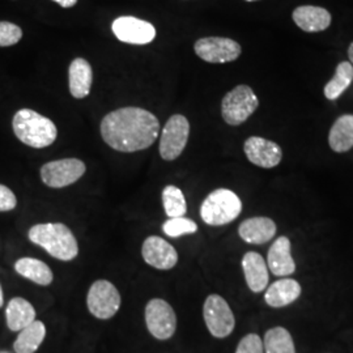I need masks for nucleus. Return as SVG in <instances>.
Masks as SVG:
<instances>
[{
	"mask_svg": "<svg viewBox=\"0 0 353 353\" xmlns=\"http://www.w3.org/2000/svg\"><path fill=\"white\" fill-rule=\"evenodd\" d=\"M101 137L115 151L123 153L144 151L160 135V122L151 112L127 106L106 114L102 119Z\"/></svg>",
	"mask_w": 353,
	"mask_h": 353,
	"instance_id": "1",
	"label": "nucleus"
},
{
	"mask_svg": "<svg viewBox=\"0 0 353 353\" xmlns=\"http://www.w3.org/2000/svg\"><path fill=\"white\" fill-rule=\"evenodd\" d=\"M28 237L58 261L70 262L79 255L75 234L63 223L36 224L29 229Z\"/></svg>",
	"mask_w": 353,
	"mask_h": 353,
	"instance_id": "2",
	"label": "nucleus"
},
{
	"mask_svg": "<svg viewBox=\"0 0 353 353\" xmlns=\"http://www.w3.org/2000/svg\"><path fill=\"white\" fill-rule=\"evenodd\" d=\"M16 138L32 148H46L58 138V128L48 117L32 109H21L13 115Z\"/></svg>",
	"mask_w": 353,
	"mask_h": 353,
	"instance_id": "3",
	"label": "nucleus"
},
{
	"mask_svg": "<svg viewBox=\"0 0 353 353\" xmlns=\"http://www.w3.org/2000/svg\"><path fill=\"white\" fill-rule=\"evenodd\" d=\"M242 211V202L232 190H214L201 205V217L207 225L221 227L234 221Z\"/></svg>",
	"mask_w": 353,
	"mask_h": 353,
	"instance_id": "4",
	"label": "nucleus"
},
{
	"mask_svg": "<svg viewBox=\"0 0 353 353\" xmlns=\"http://www.w3.org/2000/svg\"><path fill=\"white\" fill-rule=\"evenodd\" d=\"M259 106V100L249 85H239L228 92L221 102L223 119L230 126L246 122Z\"/></svg>",
	"mask_w": 353,
	"mask_h": 353,
	"instance_id": "5",
	"label": "nucleus"
},
{
	"mask_svg": "<svg viewBox=\"0 0 353 353\" xmlns=\"http://www.w3.org/2000/svg\"><path fill=\"white\" fill-rule=\"evenodd\" d=\"M190 123L188 118L182 114L172 115L165 123L159 152L165 161H174L182 152L185 151L189 141Z\"/></svg>",
	"mask_w": 353,
	"mask_h": 353,
	"instance_id": "6",
	"label": "nucleus"
},
{
	"mask_svg": "<svg viewBox=\"0 0 353 353\" xmlns=\"http://www.w3.org/2000/svg\"><path fill=\"white\" fill-rule=\"evenodd\" d=\"M122 297L118 288L108 280H96L87 294L89 313L99 319H110L121 309Z\"/></svg>",
	"mask_w": 353,
	"mask_h": 353,
	"instance_id": "7",
	"label": "nucleus"
},
{
	"mask_svg": "<svg viewBox=\"0 0 353 353\" xmlns=\"http://www.w3.org/2000/svg\"><path fill=\"white\" fill-rule=\"evenodd\" d=\"M203 316L211 335L219 339L229 336L236 326L234 314L229 303L219 294L207 297L203 305Z\"/></svg>",
	"mask_w": 353,
	"mask_h": 353,
	"instance_id": "8",
	"label": "nucleus"
},
{
	"mask_svg": "<svg viewBox=\"0 0 353 353\" xmlns=\"http://www.w3.org/2000/svg\"><path fill=\"white\" fill-rule=\"evenodd\" d=\"M87 166L79 159H62L42 165L41 179L51 189H63L74 185L85 174Z\"/></svg>",
	"mask_w": 353,
	"mask_h": 353,
	"instance_id": "9",
	"label": "nucleus"
},
{
	"mask_svg": "<svg viewBox=\"0 0 353 353\" xmlns=\"http://www.w3.org/2000/svg\"><path fill=\"white\" fill-rule=\"evenodd\" d=\"M145 323L153 338L168 341L176 332V312L163 299H152L145 306Z\"/></svg>",
	"mask_w": 353,
	"mask_h": 353,
	"instance_id": "10",
	"label": "nucleus"
},
{
	"mask_svg": "<svg viewBox=\"0 0 353 353\" xmlns=\"http://www.w3.org/2000/svg\"><path fill=\"white\" fill-rule=\"evenodd\" d=\"M196 55L208 63H229L239 59L241 46L239 42L224 37L201 38L195 42Z\"/></svg>",
	"mask_w": 353,
	"mask_h": 353,
	"instance_id": "11",
	"label": "nucleus"
},
{
	"mask_svg": "<svg viewBox=\"0 0 353 353\" xmlns=\"http://www.w3.org/2000/svg\"><path fill=\"white\" fill-rule=\"evenodd\" d=\"M114 36L121 42L131 45H147L156 37V29L151 23L132 16H122L113 21Z\"/></svg>",
	"mask_w": 353,
	"mask_h": 353,
	"instance_id": "12",
	"label": "nucleus"
},
{
	"mask_svg": "<svg viewBox=\"0 0 353 353\" xmlns=\"http://www.w3.org/2000/svg\"><path fill=\"white\" fill-rule=\"evenodd\" d=\"M141 256L147 265L163 271L172 270L178 263L176 248L159 236H150L144 240Z\"/></svg>",
	"mask_w": 353,
	"mask_h": 353,
	"instance_id": "13",
	"label": "nucleus"
},
{
	"mask_svg": "<svg viewBox=\"0 0 353 353\" xmlns=\"http://www.w3.org/2000/svg\"><path fill=\"white\" fill-rule=\"evenodd\" d=\"M243 151L252 164L265 169L278 166L283 159V152L278 144L261 137H252L246 140Z\"/></svg>",
	"mask_w": 353,
	"mask_h": 353,
	"instance_id": "14",
	"label": "nucleus"
},
{
	"mask_svg": "<svg viewBox=\"0 0 353 353\" xmlns=\"http://www.w3.org/2000/svg\"><path fill=\"white\" fill-rule=\"evenodd\" d=\"M242 270L248 287L254 293H261L268 284V267L261 254L246 252L242 258Z\"/></svg>",
	"mask_w": 353,
	"mask_h": 353,
	"instance_id": "15",
	"label": "nucleus"
},
{
	"mask_svg": "<svg viewBox=\"0 0 353 353\" xmlns=\"http://www.w3.org/2000/svg\"><path fill=\"white\" fill-rule=\"evenodd\" d=\"M267 267L276 276H288L296 271V263L290 254V241L288 237H279L267 255Z\"/></svg>",
	"mask_w": 353,
	"mask_h": 353,
	"instance_id": "16",
	"label": "nucleus"
},
{
	"mask_svg": "<svg viewBox=\"0 0 353 353\" xmlns=\"http://www.w3.org/2000/svg\"><path fill=\"white\" fill-rule=\"evenodd\" d=\"M239 234L248 243L262 245L275 237L276 224L270 217H252L241 223Z\"/></svg>",
	"mask_w": 353,
	"mask_h": 353,
	"instance_id": "17",
	"label": "nucleus"
},
{
	"mask_svg": "<svg viewBox=\"0 0 353 353\" xmlns=\"http://www.w3.org/2000/svg\"><path fill=\"white\" fill-rule=\"evenodd\" d=\"M292 16L296 26L307 33L326 30L331 24V14L322 7L301 6L293 11Z\"/></svg>",
	"mask_w": 353,
	"mask_h": 353,
	"instance_id": "18",
	"label": "nucleus"
},
{
	"mask_svg": "<svg viewBox=\"0 0 353 353\" xmlns=\"http://www.w3.org/2000/svg\"><path fill=\"white\" fill-rule=\"evenodd\" d=\"M93 81V72L89 62L83 58H76L70 64L68 70V87L72 97L77 100L85 99L90 93Z\"/></svg>",
	"mask_w": 353,
	"mask_h": 353,
	"instance_id": "19",
	"label": "nucleus"
},
{
	"mask_svg": "<svg viewBox=\"0 0 353 353\" xmlns=\"http://www.w3.org/2000/svg\"><path fill=\"white\" fill-rule=\"evenodd\" d=\"M301 296V285L294 279H280L265 292V300L271 307H284Z\"/></svg>",
	"mask_w": 353,
	"mask_h": 353,
	"instance_id": "20",
	"label": "nucleus"
},
{
	"mask_svg": "<svg viewBox=\"0 0 353 353\" xmlns=\"http://www.w3.org/2000/svg\"><path fill=\"white\" fill-rule=\"evenodd\" d=\"M6 319L11 331H21L36 321V309L26 299L14 297L7 305Z\"/></svg>",
	"mask_w": 353,
	"mask_h": 353,
	"instance_id": "21",
	"label": "nucleus"
},
{
	"mask_svg": "<svg viewBox=\"0 0 353 353\" xmlns=\"http://www.w3.org/2000/svg\"><path fill=\"white\" fill-rule=\"evenodd\" d=\"M328 144L332 151L343 153L353 148V115L339 117L330 130Z\"/></svg>",
	"mask_w": 353,
	"mask_h": 353,
	"instance_id": "22",
	"label": "nucleus"
},
{
	"mask_svg": "<svg viewBox=\"0 0 353 353\" xmlns=\"http://www.w3.org/2000/svg\"><path fill=\"white\" fill-rule=\"evenodd\" d=\"M14 270L19 275L28 279L38 285H50L54 274L50 267L36 258H21L14 263Z\"/></svg>",
	"mask_w": 353,
	"mask_h": 353,
	"instance_id": "23",
	"label": "nucleus"
},
{
	"mask_svg": "<svg viewBox=\"0 0 353 353\" xmlns=\"http://www.w3.org/2000/svg\"><path fill=\"white\" fill-rule=\"evenodd\" d=\"M46 326L41 321H34L29 326L23 328L13 343V348L16 353H34L45 341Z\"/></svg>",
	"mask_w": 353,
	"mask_h": 353,
	"instance_id": "24",
	"label": "nucleus"
},
{
	"mask_svg": "<svg viewBox=\"0 0 353 353\" xmlns=\"http://www.w3.org/2000/svg\"><path fill=\"white\" fill-rule=\"evenodd\" d=\"M353 81V65L350 62H341L335 75L325 87V96L330 101H335L347 90Z\"/></svg>",
	"mask_w": 353,
	"mask_h": 353,
	"instance_id": "25",
	"label": "nucleus"
},
{
	"mask_svg": "<svg viewBox=\"0 0 353 353\" xmlns=\"http://www.w3.org/2000/svg\"><path fill=\"white\" fill-rule=\"evenodd\" d=\"M265 353H296L290 331L284 327L270 328L263 341Z\"/></svg>",
	"mask_w": 353,
	"mask_h": 353,
	"instance_id": "26",
	"label": "nucleus"
},
{
	"mask_svg": "<svg viewBox=\"0 0 353 353\" xmlns=\"http://www.w3.org/2000/svg\"><path fill=\"white\" fill-rule=\"evenodd\" d=\"M163 205L166 216L169 219L173 217H182L188 212V203L182 190L174 185L165 186L161 194Z\"/></svg>",
	"mask_w": 353,
	"mask_h": 353,
	"instance_id": "27",
	"label": "nucleus"
},
{
	"mask_svg": "<svg viewBox=\"0 0 353 353\" xmlns=\"http://www.w3.org/2000/svg\"><path fill=\"white\" fill-rule=\"evenodd\" d=\"M163 232L168 237L178 239L186 234H194L198 232V225L189 217H173L168 219L163 224Z\"/></svg>",
	"mask_w": 353,
	"mask_h": 353,
	"instance_id": "28",
	"label": "nucleus"
},
{
	"mask_svg": "<svg viewBox=\"0 0 353 353\" xmlns=\"http://www.w3.org/2000/svg\"><path fill=\"white\" fill-rule=\"evenodd\" d=\"M23 38L21 28L10 21H0V48H8L19 43Z\"/></svg>",
	"mask_w": 353,
	"mask_h": 353,
	"instance_id": "29",
	"label": "nucleus"
},
{
	"mask_svg": "<svg viewBox=\"0 0 353 353\" xmlns=\"http://www.w3.org/2000/svg\"><path fill=\"white\" fill-rule=\"evenodd\" d=\"M236 353H265L263 341L256 334H249L241 339Z\"/></svg>",
	"mask_w": 353,
	"mask_h": 353,
	"instance_id": "30",
	"label": "nucleus"
},
{
	"mask_svg": "<svg viewBox=\"0 0 353 353\" xmlns=\"http://www.w3.org/2000/svg\"><path fill=\"white\" fill-rule=\"evenodd\" d=\"M17 205L16 195L12 190L4 185H0V212L12 211Z\"/></svg>",
	"mask_w": 353,
	"mask_h": 353,
	"instance_id": "31",
	"label": "nucleus"
},
{
	"mask_svg": "<svg viewBox=\"0 0 353 353\" xmlns=\"http://www.w3.org/2000/svg\"><path fill=\"white\" fill-rule=\"evenodd\" d=\"M52 1L58 3L62 8H71L77 3V0H52Z\"/></svg>",
	"mask_w": 353,
	"mask_h": 353,
	"instance_id": "32",
	"label": "nucleus"
},
{
	"mask_svg": "<svg viewBox=\"0 0 353 353\" xmlns=\"http://www.w3.org/2000/svg\"><path fill=\"white\" fill-rule=\"evenodd\" d=\"M348 57H350V63L353 65V42L350 45V49H348Z\"/></svg>",
	"mask_w": 353,
	"mask_h": 353,
	"instance_id": "33",
	"label": "nucleus"
},
{
	"mask_svg": "<svg viewBox=\"0 0 353 353\" xmlns=\"http://www.w3.org/2000/svg\"><path fill=\"white\" fill-rule=\"evenodd\" d=\"M4 303V297H3V290H1V285H0V307L3 306Z\"/></svg>",
	"mask_w": 353,
	"mask_h": 353,
	"instance_id": "34",
	"label": "nucleus"
},
{
	"mask_svg": "<svg viewBox=\"0 0 353 353\" xmlns=\"http://www.w3.org/2000/svg\"><path fill=\"white\" fill-rule=\"evenodd\" d=\"M246 1H255V0H246Z\"/></svg>",
	"mask_w": 353,
	"mask_h": 353,
	"instance_id": "35",
	"label": "nucleus"
}]
</instances>
